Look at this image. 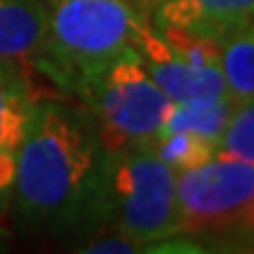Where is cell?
Returning a JSON list of instances; mask_svg holds the SVG:
<instances>
[{
    "label": "cell",
    "mask_w": 254,
    "mask_h": 254,
    "mask_svg": "<svg viewBox=\"0 0 254 254\" xmlns=\"http://www.w3.org/2000/svg\"><path fill=\"white\" fill-rule=\"evenodd\" d=\"M182 233H236L254 224V163L214 155L177 172Z\"/></svg>",
    "instance_id": "5b68a950"
},
{
    "label": "cell",
    "mask_w": 254,
    "mask_h": 254,
    "mask_svg": "<svg viewBox=\"0 0 254 254\" xmlns=\"http://www.w3.org/2000/svg\"><path fill=\"white\" fill-rule=\"evenodd\" d=\"M214 151L217 155L254 163V99L233 109Z\"/></svg>",
    "instance_id": "5bb4252c"
},
{
    "label": "cell",
    "mask_w": 254,
    "mask_h": 254,
    "mask_svg": "<svg viewBox=\"0 0 254 254\" xmlns=\"http://www.w3.org/2000/svg\"><path fill=\"white\" fill-rule=\"evenodd\" d=\"M134 52L148 75L174 104H202L226 97V85L219 66H190L167 47L158 28L139 24Z\"/></svg>",
    "instance_id": "8992f818"
},
{
    "label": "cell",
    "mask_w": 254,
    "mask_h": 254,
    "mask_svg": "<svg viewBox=\"0 0 254 254\" xmlns=\"http://www.w3.org/2000/svg\"><path fill=\"white\" fill-rule=\"evenodd\" d=\"M75 97L87 106L109 153L151 144L163 132L174 104L153 82L134 50L92 75Z\"/></svg>",
    "instance_id": "277c9868"
},
{
    "label": "cell",
    "mask_w": 254,
    "mask_h": 254,
    "mask_svg": "<svg viewBox=\"0 0 254 254\" xmlns=\"http://www.w3.org/2000/svg\"><path fill=\"white\" fill-rule=\"evenodd\" d=\"M141 250H144L141 243L132 240L129 236L120 233L116 228H109L106 233H99V236L90 238L80 247V252H87V254H132V252H141Z\"/></svg>",
    "instance_id": "9a60e30c"
},
{
    "label": "cell",
    "mask_w": 254,
    "mask_h": 254,
    "mask_svg": "<svg viewBox=\"0 0 254 254\" xmlns=\"http://www.w3.org/2000/svg\"><path fill=\"white\" fill-rule=\"evenodd\" d=\"M233 109H236V104L228 97L202 101V104H172V111L165 120L163 132H193V134L214 141L217 146Z\"/></svg>",
    "instance_id": "8fae6325"
},
{
    "label": "cell",
    "mask_w": 254,
    "mask_h": 254,
    "mask_svg": "<svg viewBox=\"0 0 254 254\" xmlns=\"http://www.w3.org/2000/svg\"><path fill=\"white\" fill-rule=\"evenodd\" d=\"M45 33V0H0V62L33 59Z\"/></svg>",
    "instance_id": "9c48e42d"
},
{
    "label": "cell",
    "mask_w": 254,
    "mask_h": 254,
    "mask_svg": "<svg viewBox=\"0 0 254 254\" xmlns=\"http://www.w3.org/2000/svg\"><path fill=\"white\" fill-rule=\"evenodd\" d=\"M254 19V0H158L155 24H174L217 40Z\"/></svg>",
    "instance_id": "ba28073f"
},
{
    "label": "cell",
    "mask_w": 254,
    "mask_h": 254,
    "mask_svg": "<svg viewBox=\"0 0 254 254\" xmlns=\"http://www.w3.org/2000/svg\"><path fill=\"white\" fill-rule=\"evenodd\" d=\"M106 160L109 151L87 111L36 101L7 205L24 226L52 233L101 221Z\"/></svg>",
    "instance_id": "6da1fadb"
},
{
    "label": "cell",
    "mask_w": 254,
    "mask_h": 254,
    "mask_svg": "<svg viewBox=\"0 0 254 254\" xmlns=\"http://www.w3.org/2000/svg\"><path fill=\"white\" fill-rule=\"evenodd\" d=\"M101 221L144 247L182 233L177 172L158 158L151 144L109 153Z\"/></svg>",
    "instance_id": "3957f363"
},
{
    "label": "cell",
    "mask_w": 254,
    "mask_h": 254,
    "mask_svg": "<svg viewBox=\"0 0 254 254\" xmlns=\"http://www.w3.org/2000/svg\"><path fill=\"white\" fill-rule=\"evenodd\" d=\"M158 33L163 38L167 47L182 62L190 66H219V57H221V40L198 31H190L184 26H174V24H155Z\"/></svg>",
    "instance_id": "4fadbf2b"
},
{
    "label": "cell",
    "mask_w": 254,
    "mask_h": 254,
    "mask_svg": "<svg viewBox=\"0 0 254 254\" xmlns=\"http://www.w3.org/2000/svg\"><path fill=\"white\" fill-rule=\"evenodd\" d=\"M151 148L174 172L193 170V167L207 163L209 158L217 155L214 141H209L200 134H193V132H160L151 141Z\"/></svg>",
    "instance_id": "7c38bea8"
},
{
    "label": "cell",
    "mask_w": 254,
    "mask_h": 254,
    "mask_svg": "<svg viewBox=\"0 0 254 254\" xmlns=\"http://www.w3.org/2000/svg\"><path fill=\"white\" fill-rule=\"evenodd\" d=\"M139 24L127 0H45V33L33 62L75 94L92 75L134 50Z\"/></svg>",
    "instance_id": "7a4b0ae2"
},
{
    "label": "cell",
    "mask_w": 254,
    "mask_h": 254,
    "mask_svg": "<svg viewBox=\"0 0 254 254\" xmlns=\"http://www.w3.org/2000/svg\"><path fill=\"white\" fill-rule=\"evenodd\" d=\"M228 245H238V250H247V252H254V224L240 228L236 233L226 236Z\"/></svg>",
    "instance_id": "2e32d148"
},
{
    "label": "cell",
    "mask_w": 254,
    "mask_h": 254,
    "mask_svg": "<svg viewBox=\"0 0 254 254\" xmlns=\"http://www.w3.org/2000/svg\"><path fill=\"white\" fill-rule=\"evenodd\" d=\"M219 71L224 75L226 97L236 106L254 99V19L233 28L221 40Z\"/></svg>",
    "instance_id": "30bf717a"
},
{
    "label": "cell",
    "mask_w": 254,
    "mask_h": 254,
    "mask_svg": "<svg viewBox=\"0 0 254 254\" xmlns=\"http://www.w3.org/2000/svg\"><path fill=\"white\" fill-rule=\"evenodd\" d=\"M36 101L19 62H0V209L9 202L14 163Z\"/></svg>",
    "instance_id": "52a82bcc"
}]
</instances>
